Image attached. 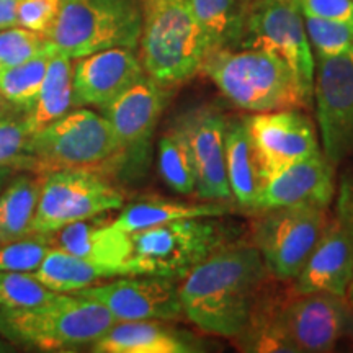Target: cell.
<instances>
[{
	"mask_svg": "<svg viewBox=\"0 0 353 353\" xmlns=\"http://www.w3.org/2000/svg\"><path fill=\"white\" fill-rule=\"evenodd\" d=\"M77 296L94 299L112 312L114 321H174L183 316L179 280L162 275L131 278L87 286Z\"/></svg>",
	"mask_w": 353,
	"mask_h": 353,
	"instance_id": "obj_14",
	"label": "cell"
},
{
	"mask_svg": "<svg viewBox=\"0 0 353 353\" xmlns=\"http://www.w3.org/2000/svg\"><path fill=\"white\" fill-rule=\"evenodd\" d=\"M270 278L254 244L221 247L180 280L183 316L203 332L237 337Z\"/></svg>",
	"mask_w": 353,
	"mask_h": 353,
	"instance_id": "obj_1",
	"label": "cell"
},
{
	"mask_svg": "<svg viewBox=\"0 0 353 353\" xmlns=\"http://www.w3.org/2000/svg\"><path fill=\"white\" fill-rule=\"evenodd\" d=\"M265 294L255 306L245 329L232 341L237 343V348L242 352L298 353V348L291 342L283 327V322H281V299L265 298Z\"/></svg>",
	"mask_w": 353,
	"mask_h": 353,
	"instance_id": "obj_27",
	"label": "cell"
},
{
	"mask_svg": "<svg viewBox=\"0 0 353 353\" xmlns=\"http://www.w3.org/2000/svg\"><path fill=\"white\" fill-rule=\"evenodd\" d=\"M19 2L20 0H0V30L19 25Z\"/></svg>",
	"mask_w": 353,
	"mask_h": 353,
	"instance_id": "obj_39",
	"label": "cell"
},
{
	"mask_svg": "<svg viewBox=\"0 0 353 353\" xmlns=\"http://www.w3.org/2000/svg\"><path fill=\"white\" fill-rule=\"evenodd\" d=\"M56 296V291L39 283L32 273L0 272V309L26 311L44 306Z\"/></svg>",
	"mask_w": 353,
	"mask_h": 353,
	"instance_id": "obj_31",
	"label": "cell"
},
{
	"mask_svg": "<svg viewBox=\"0 0 353 353\" xmlns=\"http://www.w3.org/2000/svg\"><path fill=\"white\" fill-rule=\"evenodd\" d=\"M327 221V208L316 205L262 211L254 224L252 244L272 278L290 281L299 275Z\"/></svg>",
	"mask_w": 353,
	"mask_h": 353,
	"instance_id": "obj_10",
	"label": "cell"
},
{
	"mask_svg": "<svg viewBox=\"0 0 353 353\" xmlns=\"http://www.w3.org/2000/svg\"><path fill=\"white\" fill-rule=\"evenodd\" d=\"M237 50H263L293 70L307 105L314 87V54L296 0H252Z\"/></svg>",
	"mask_w": 353,
	"mask_h": 353,
	"instance_id": "obj_8",
	"label": "cell"
},
{
	"mask_svg": "<svg viewBox=\"0 0 353 353\" xmlns=\"http://www.w3.org/2000/svg\"><path fill=\"white\" fill-rule=\"evenodd\" d=\"M72 107V59L63 52H52L46 77L38 99L25 117L30 134L64 117Z\"/></svg>",
	"mask_w": 353,
	"mask_h": 353,
	"instance_id": "obj_25",
	"label": "cell"
},
{
	"mask_svg": "<svg viewBox=\"0 0 353 353\" xmlns=\"http://www.w3.org/2000/svg\"><path fill=\"white\" fill-rule=\"evenodd\" d=\"M252 0H187L208 39V52L237 50Z\"/></svg>",
	"mask_w": 353,
	"mask_h": 353,
	"instance_id": "obj_23",
	"label": "cell"
},
{
	"mask_svg": "<svg viewBox=\"0 0 353 353\" xmlns=\"http://www.w3.org/2000/svg\"><path fill=\"white\" fill-rule=\"evenodd\" d=\"M130 236V275H162L176 280L228 245L226 229L211 218L176 219Z\"/></svg>",
	"mask_w": 353,
	"mask_h": 353,
	"instance_id": "obj_7",
	"label": "cell"
},
{
	"mask_svg": "<svg viewBox=\"0 0 353 353\" xmlns=\"http://www.w3.org/2000/svg\"><path fill=\"white\" fill-rule=\"evenodd\" d=\"M159 172L162 180L180 195L195 193V170L183 136L175 126L159 141Z\"/></svg>",
	"mask_w": 353,
	"mask_h": 353,
	"instance_id": "obj_30",
	"label": "cell"
},
{
	"mask_svg": "<svg viewBox=\"0 0 353 353\" xmlns=\"http://www.w3.org/2000/svg\"><path fill=\"white\" fill-rule=\"evenodd\" d=\"M138 46L145 76L164 87L196 76L208 54V39L187 0H154L143 6Z\"/></svg>",
	"mask_w": 353,
	"mask_h": 353,
	"instance_id": "obj_3",
	"label": "cell"
},
{
	"mask_svg": "<svg viewBox=\"0 0 353 353\" xmlns=\"http://www.w3.org/2000/svg\"><path fill=\"white\" fill-rule=\"evenodd\" d=\"M32 275L51 291L68 294L97 285L100 280L123 276L121 272L114 270V268L92 263L52 245L41 265Z\"/></svg>",
	"mask_w": 353,
	"mask_h": 353,
	"instance_id": "obj_24",
	"label": "cell"
},
{
	"mask_svg": "<svg viewBox=\"0 0 353 353\" xmlns=\"http://www.w3.org/2000/svg\"><path fill=\"white\" fill-rule=\"evenodd\" d=\"M304 28L316 56H337L353 48V23L304 17Z\"/></svg>",
	"mask_w": 353,
	"mask_h": 353,
	"instance_id": "obj_34",
	"label": "cell"
},
{
	"mask_svg": "<svg viewBox=\"0 0 353 353\" xmlns=\"http://www.w3.org/2000/svg\"><path fill=\"white\" fill-rule=\"evenodd\" d=\"M52 247L76 255L101 267L114 268L121 275H130L132 254L131 236L114 226L113 219L95 218L77 221L59 231L48 234Z\"/></svg>",
	"mask_w": 353,
	"mask_h": 353,
	"instance_id": "obj_20",
	"label": "cell"
},
{
	"mask_svg": "<svg viewBox=\"0 0 353 353\" xmlns=\"http://www.w3.org/2000/svg\"><path fill=\"white\" fill-rule=\"evenodd\" d=\"M54 51L48 37L26 30L23 26H10L0 30V70L23 64L44 52Z\"/></svg>",
	"mask_w": 353,
	"mask_h": 353,
	"instance_id": "obj_32",
	"label": "cell"
},
{
	"mask_svg": "<svg viewBox=\"0 0 353 353\" xmlns=\"http://www.w3.org/2000/svg\"><path fill=\"white\" fill-rule=\"evenodd\" d=\"M229 211L221 203H180L169 200H144L132 203L113 219L114 226L128 234L162 226L176 219L218 218Z\"/></svg>",
	"mask_w": 353,
	"mask_h": 353,
	"instance_id": "obj_26",
	"label": "cell"
},
{
	"mask_svg": "<svg viewBox=\"0 0 353 353\" xmlns=\"http://www.w3.org/2000/svg\"><path fill=\"white\" fill-rule=\"evenodd\" d=\"M39 192L41 179L20 176L0 195V244L20 239L32 232Z\"/></svg>",
	"mask_w": 353,
	"mask_h": 353,
	"instance_id": "obj_28",
	"label": "cell"
},
{
	"mask_svg": "<svg viewBox=\"0 0 353 353\" xmlns=\"http://www.w3.org/2000/svg\"><path fill=\"white\" fill-rule=\"evenodd\" d=\"M293 281V291L296 293L347 296L353 281V244L337 216L327 221L319 241Z\"/></svg>",
	"mask_w": 353,
	"mask_h": 353,
	"instance_id": "obj_19",
	"label": "cell"
},
{
	"mask_svg": "<svg viewBox=\"0 0 353 353\" xmlns=\"http://www.w3.org/2000/svg\"><path fill=\"white\" fill-rule=\"evenodd\" d=\"M145 76L130 48H110L72 64V107L105 108Z\"/></svg>",
	"mask_w": 353,
	"mask_h": 353,
	"instance_id": "obj_17",
	"label": "cell"
},
{
	"mask_svg": "<svg viewBox=\"0 0 353 353\" xmlns=\"http://www.w3.org/2000/svg\"><path fill=\"white\" fill-rule=\"evenodd\" d=\"M335 196L334 165L317 151L276 172L260 185L255 210L291 205H316L329 208Z\"/></svg>",
	"mask_w": 353,
	"mask_h": 353,
	"instance_id": "obj_18",
	"label": "cell"
},
{
	"mask_svg": "<svg viewBox=\"0 0 353 353\" xmlns=\"http://www.w3.org/2000/svg\"><path fill=\"white\" fill-rule=\"evenodd\" d=\"M141 2H143V6H145V3H151L154 0H141Z\"/></svg>",
	"mask_w": 353,
	"mask_h": 353,
	"instance_id": "obj_42",
	"label": "cell"
},
{
	"mask_svg": "<svg viewBox=\"0 0 353 353\" xmlns=\"http://www.w3.org/2000/svg\"><path fill=\"white\" fill-rule=\"evenodd\" d=\"M13 350H15L13 343L8 342V339H6L2 335V337H0V353H7V352H13Z\"/></svg>",
	"mask_w": 353,
	"mask_h": 353,
	"instance_id": "obj_40",
	"label": "cell"
},
{
	"mask_svg": "<svg viewBox=\"0 0 353 353\" xmlns=\"http://www.w3.org/2000/svg\"><path fill=\"white\" fill-rule=\"evenodd\" d=\"M260 185L276 172L319 151L314 125L299 108L247 117Z\"/></svg>",
	"mask_w": 353,
	"mask_h": 353,
	"instance_id": "obj_13",
	"label": "cell"
},
{
	"mask_svg": "<svg viewBox=\"0 0 353 353\" xmlns=\"http://www.w3.org/2000/svg\"><path fill=\"white\" fill-rule=\"evenodd\" d=\"M169 95V87L144 76L101 108L121 149V164L138 167L149 162L154 130Z\"/></svg>",
	"mask_w": 353,
	"mask_h": 353,
	"instance_id": "obj_15",
	"label": "cell"
},
{
	"mask_svg": "<svg viewBox=\"0 0 353 353\" xmlns=\"http://www.w3.org/2000/svg\"><path fill=\"white\" fill-rule=\"evenodd\" d=\"M312 99L322 154L335 167L353 154V48L314 57Z\"/></svg>",
	"mask_w": 353,
	"mask_h": 353,
	"instance_id": "obj_11",
	"label": "cell"
},
{
	"mask_svg": "<svg viewBox=\"0 0 353 353\" xmlns=\"http://www.w3.org/2000/svg\"><path fill=\"white\" fill-rule=\"evenodd\" d=\"M30 136L25 120L0 114V170L25 167Z\"/></svg>",
	"mask_w": 353,
	"mask_h": 353,
	"instance_id": "obj_35",
	"label": "cell"
},
{
	"mask_svg": "<svg viewBox=\"0 0 353 353\" xmlns=\"http://www.w3.org/2000/svg\"><path fill=\"white\" fill-rule=\"evenodd\" d=\"M125 198L101 172L61 169L43 174L32 232L51 234L77 221L121 208Z\"/></svg>",
	"mask_w": 353,
	"mask_h": 353,
	"instance_id": "obj_9",
	"label": "cell"
},
{
	"mask_svg": "<svg viewBox=\"0 0 353 353\" xmlns=\"http://www.w3.org/2000/svg\"><path fill=\"white\" fill-rule=\"evenodd\" d=\"M200 72L211 79L231 103L247 112L309 107L290 65L268 51H210Z\"/></svg>",
	"mask_w": 353,
	"mask_h": 353,
	"instance_id": "obj_2",
	"label": "cell"
},
{
	"mask_svg": "<svg viewBox=\"0 0 353 353\" xmlns=\"http://www.w3.org/2000/svg\"><path fill=\"white\" fill-rule=\"evenodd\" d=\"M165 321H117L99 341L97 353H192L201 343L188 332L164 324Z\"/></svg>",
	"mask_w": 353,
	"mask_h": 353,
	"instance_id": "obj_21",
	"label": "cell"
},
{
	"mask_svg": "<svg viewBox=\"0 0 353 353\" xmlns=\"http://www.w3.org/2000/svg\"><path fill=\"white\" fill-rule=\"evenodd\" d=\"M226 170L234 201L241 208L255 210L260 190V179L245 118H242V120H228Z\"/></svg>",
	"mask_w": 353,
	"mask_h": 353,
	"instance_id": "obj_22",
	"label": "cell"
},
{
	"mask_svg": "<svg viewBox=\"0 0 353 353\" xmlns=\"http://www.w3.org/2000/svg\"><path fill=\"white\" fill-rule=\"evenodd\" d=\"M51 249L48 234L30 232L20 239L0 244V272L33 273Z\"/></svg>",
	"mask_w": 353,
	"mask_h": 353,
	"instance_id": "obj_33",
	"label": "cell"
},
{
	"mask_svg": "<svg viewBox=\"0 0 353 353\" xmlns=\"http://www.w3.org/2000/svg\"><path fill=\"white\" fill-rule=\"evenodd\" d=\"M121 165V149L103 114L87 108L68 112L33 132L26 144L25 167L38 174L61 169L105 172Z\"/></svg>",
	"mask_w": 353,
	"mask_h": 353,
	"instance_id": "obj_4",
	"label": "cell"
},
{
	"mask_svg": "<svg viewBox=\"0 0 353 353\" xmlns=\"http://www.w3.org/2000/svg\"><path fill=\"white\" fill-rule=\"evenodd\" d=\"M339 221L343 224V228L347 229L348 236H350L352 244H353V176L345 175L342 176L341 185H339V193H337V214ZM347 301L350 303L353 307V281L350 290L347 293Z\"/></svg>",
	"mask_w": 353,
	"mask_h": 353,
	"instance_id": "obj_38",
	"label": "cell"
},
{
	"mask_svg": "<svg viewBox=\"0 0 353 353\" xmlns=\"http://www.w3.org/2000/svg\"><path fill=\"white\" fill-rule=\"evenodd\" d=\"M296 2L303 17L353 23V0H296Z\"/></svg>",
	"mask_w": 353,
	"mask_h": 353,
	"instance_id": "obj_37",
	"label": "cell"
},
{
	"mask_svg": "<svg viewBox=\"0 0 353 353\" xmlns=\"http://www.w3.org/2000/svg\"><path fill=\"white\" fill-rule=\"evenodd\" d=\"M280 316L298 353L330 352L343 337H353V307L335 294L293 291L281 299Z\"/></svg>",
	"mask_w": 353,
	"mask_h": 353,
	"instance_id": "obj_12",
	"label": "cell"
},
{
	"mask_svg": "<svg viewBox=\"0 0 353 353\" xmlns=\"http://www.w3.org/2000/svg\"><path fill=\"white\" fill-rule=\"evenodd\" d=\"M143 28V8L136 0H61L48 32L52 48L77 59L110 48L134 50Z\"/></svg>",
	"mask_w": 353,
	"mask_h": 353,
	"instance_id": "obj_6",
	"label": "cell"
},
{
	"mask_svg": "<svg viewBox=\"0 0 353 353\" xmlns=\"http://www.w3.org/2000/svg\"><path fill=\"white\" fill-rule=\"evenodd\" d=\"M52 52H44L23 64L0 70V95L7 103L28 110L38 99Z\"/></svg>",
	"mask_w": 353,
	"mask_h": 353,
	"instance_id": "obj_29",
	"label": "cell"
},
{
	"mask_svg": "<svg viewBox=\"0 0 353 353\" xmlns=\"http://www.w3.org/2000/svg\"><path fill=\"white\" fill-rule=\"evenodd\" d=\"M61 0H20L19 26L46 37L59 12Z\"/></svg>",
	"mask_w": 353,
	"mask_h": 353,
	"instance_id": "obj_36",
	"label": "cell"
},
{
	"mask_svg": "<svg viewBox=\"0 0 353 353\" xmlns=\"http://www.w3.org/2000/svg\"><path fill=\"white\" fill-rule=\"evenodd\" d=\"M114 322L103 304L77 294L68 296V293H57L44 306L26 311L0 309L3 337L41 350L92 345Z\"/></svg>",
	"mask_w": 353,
	"mask_h": 353,
	"instance_id": "obj_5",
	"label": "cell"
},
{
	"mask_svg": "<svg viewBox=\"0 0 353 353\" xmlns=\"http://www.w3.org/2000/svg\"><path fill=\"white\" fill-rule=\"evenodd\" d=\"M3 110H6V100H3L2 95H0V114L3 113Z\"/></svg>",
	"mask_w": 353,
	"mask_h": 353,
	"instance_id": "obj_41",
	"label": "cell"
},
{
	"mask_svg": "<svg viewBox=\"0 0 353 353\" xmlns=\"http://www.w3.org/2000/svg\"><path fill=\"white\" fill-rule=\"evenodd\" d=\"M226 125L223 113L198 108L175 123L183 136L195 170V193L206 201L231 200L226 170Z\"/></svg>",
	"mask_w": 353,
	"mask_h": 353,
	"instance_id": "obj_16",
	"label": "cell"
}]
</instances>
